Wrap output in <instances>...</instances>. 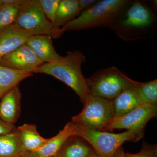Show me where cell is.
<instances>
[{
	"instance_id": "cell-3",
	"label": "cell",
	"mask_w": 157,
	"mask_h": 157,
	"mask_svg": "<svg viewBox=\"0 0 157 157\" xmlns=\"http://www.w3.org/2000/svg\"><path fill=\"white\" fill-rule=\"evenodd\" d=\"M131 0H102L57 31L54 39L61 36L65 32L97 27L110 28L116 22Z\"/></svg>"
},
{
	"instance_id": "cell-10",
	"label": "cell",
	"mask_w": 157,
	"mask_h": 157,
	"mask_svg": "<svg viewBox=\"0 0 157 157\" xmlns=\"http://www.w3.org/2000/svg\"><path fill=\"white\" fill-rule=\"evenodd\" d=\"M21 97L19 85L3 96L0 100V119L11 124L16 123L20 115Z\"/></svg>"
},
{
	"instance_id": "cell-16",
	"label": "cell",
	"mask_w": 157,
	"mask_h": 157,
	"mask_svg": "<svg viewBox=\"0 0 157 157\" xmlns=\"http://www.w3.org/2000/svg\"><path fill=\"white\" fill-rule=\"evenodd\" d=\"M33 73L30 71L12 70L0 65V100L11 89Z\"/></svg>"
},
{
	"instance_id": "cell-23",
	"label": "cell",
	"mask_w": 157,
	"mask_h": 157,
	"mask_svg": "<svg viewBox=\"0 0 157 157\" xmlns=\"http://www.w3.org/2000/svg\"><path fill=\"white\" fill-rule=\"evenodd\" d=\"M124 157H157V144H150L143 141L139 152L135 154L125 152Z\"/></svg>"
},
{
	"instance_id": "cell-21",
	"label": "cell",
	"mask_w": 157,
	"mask_h": 157,
	"mask_svg": "<svg viewBox=\"0 0 157 157\" xmlns=\"http://www.w3.org/2000/svg\"><path fill=\"white\" fill-rule=\"evenodd\" d=\"M21 5L2 6L0 9V30L14 23L17 18Z\"/></svg>"
},
{
	"instance_id": "cell-15",
	"label": "cell",
	"mask_w": 157,
	"mask_h": 157,
	"mask_svg": "<svg viewBox=\"0 0 157 157\" xmlns=\"http://www.w3.org/2000/svg\"><path fill=\"white\" fill-rule=\"evenodd\" d=\"M95 152L89 144L81 137H69L54 157H89Z\"/></svg>"
},
{
	"instance_id": "cell-22",
	"label": "cell",
	"mask_w": 157,
	"mask_h": 157,
	"mask_svg": "<svg viewBox=\"0 0 157 157\" xmlns=\"http://www.w3.org/2000/svg\"><path fill=\"white\" fill-rule=\"evenodd\" d=\"M35 1L45 16L54 25L57 10L60 0H35Z\"/></svg>"
},
{
	"instance_id": "cell-18",
	"label": "cell",
	"mask_w": 157,
	"mask_h": 157,
	"mask_svg": "<svg viewBox=\"0 0 157 157\" xmlns=\"http://www.w3.org/2000/svg\"><path fill=\"white\" fill-rule=\"evenodd\" d=\"M29 37L15 32L10 26L0 30V60L25 43Z\"/></svg>"
},
{
	"instance_id": "cell-26",
	"label": "cell",
	"mask_w": 157,
	"mask_h": 157,
	"mask_svg": "<svg viewBox=\"0 0 157 157\" xmlns=\"http://www.w3.org/2000/svg\"><path fill=\"white\" fill-rule=\"evenodd\" d=\"M25 0H0L2 6V5H22Z\"/></svg>"
},
{
	"instance_id": "cell-14",
	"label": "cell",
	"mask_w": 157,
	"mask_h": 157,
	"mask_svg": "<svg viewBox=\"0 0 157 157\" xmlns=\"http://www.w3.org/2000/svg\"><path fill=\"white\" fill-rule=\"evenodd\" d=\"M16 132L23 148L29 153L38 150L49 140L41 136L36 126L33 124H23L17 127Z\"/></svg>"
},
{
	"instance_id": "cell-20",
	"label": "cell",
	"mask_w": 157,
	"mask_h": 157,
	"mask_svg": "<svg viewBox=\"0 0 157 157\" xmlns=\"http://www.w3.org/2000/svg\"><path fill=\"white\" fill-rule=\"evenodd\" d=\"M137 89L143 104L157 105V79L138 82Z\"/></svg>"
},
{
	"instance_id": "cell-9",
	"label": "cell",
	"mask_w": 157,
	"mask_h": 157,
	"mask_svg": "<svg viewBox=\"0 0 157 157\" xmlns=\"http://www.w3.org/2000/svg\"><path fill=\"white\" fill-rule=\"evenodd\" d=\"M45 63L25 44L6 55L0 60V65L12 70L30 71L35 73Z\"/></svg>"
},
{
	"instance_id": "cell-5",
	"label": "cell",
	"mask_w": 157,
	"mask_h": 157,
	"mask_svg": "<svg viewBox=\"0 0 157 157\" xmlns=\"http://www.w3.org/2000/svg\"><path fill=\"white\" fill-rule=\"evenodd\" d=\"M86 82L89 94L112 101L137 82L115 67L99 70L86 78Z\"/></svg>"
},
{
	"instance_id": "cell-13",
	"label": "cell",
	"mask_w": 157,
	"mask_h": 157,
	"mask_svg": "<svg viewBox=\"0 0 157 157\" xmlns=\"http://www.w3.org/2000/svg\"><path fill=\"white\" fill-rule=\"evenodd\" d=\"M138 82L124 90L113 101L114 118L121 117L141 104H144L137 89Z\"/></svg>"
},
{
	"instance_id": "cell-11",
	"label": "cell",
	"mask_w": 157,
	"mask_h": 157,
	"mask_svg": "<svg viewBox=\"0 0 157 157\" xmlns=\"http://www.w3.org/2000/svg\"><path fill=\"white\" fill-rule=\"evenodd\" d=\"M25 44L28 45L35 54L45 63L58 61L63 56L57 52L51 37L46 35H36L29 38Z\"/></svg>"
},
{
	"instance_id": "cell-4",
	"label": "cell",
	"mask_w": 157,
	"mask_h": 157,
	"mask_svg": "<svg viewBox=\"0 0 157 157\" xmlns=\"http://www.w3.org/2000/svg\"><path fill=\"white\" fill-rule=\"evenodd\" d=\"M72 123L75 129V135L81 137L89 144L100 157H113L125 142H136L142 138L136 133L131 131L114 134Z\"/></svg>"
},
{
	"instance_id": "cell-1",
	"label": "cell",
	"mask_w": 157,
	"mask_h": 157,
	"mask_svg": "<svg viewBox=\"0 0 157 157\" xmlns=\"http://www.w3.org/2000/svg\"><path fill=\"white\" fill-rule=\"evenodd\" d=\"M157 17L146 1H132L110 28L125 42L151 38L155 32Z\"/></svg>"
},
{
	"instance_id": "cell-27",
	"label": "cell",
	"mask_w": 157,
	"mask_h": 157,
	"mask_svg": "<svg viewBox=\"0 0 157 157\" xmlns=\"http://www.w3.org/2000/svg\"><path fill=\"white\" fill-rule=\"evenodd\" d=\"M124 151L123 146H121L117 151L113 157H124Z\"/></svg>"
},
{
	"instance_id": "cell-6",
	"label": "cell",
	"mask_w": 157,
	"mask_h": 157,
	"mask_svg": "<svg viewBox=\"0 0 157 157\" xmlns=\"http://www.w3.org/2000/svg\"><path fill=\"white\" fill-rule=\"evenodd\" d=\"M15 32L28 36L46 35L53 38V24L45 16L35 0H25L21 5L17 18L11 26Z\"/></svg>"
},
{
	"instance_id": "cell-30",
	"label": "cell",
	"mask_w": 157,
	"mask_h": 157,
	"mask_svg": "<svg viewBox=\"0 0 157 157\" xmlns=\"http://www.w3.org/2000/svg\"><path fill=\"white\" fill-rule=\"evenodd\" d=\"M2 4H1V2H0V9H1V7H2Z\"/></svg>"
},
{
	"instance_id": "cell-29",
	"label": "cell",
	"mask_w": 157,
	"mask_h": 157,
	"mask_svg": "<svg viewBox=\"0 0 157 157\" xmlns=\"http://www.w3.org/2000/svg\"><path fill=\"white\" fill-rule=\"evenodd\" d=\"M89 157H100L98 155H97V154L96 153V152L92 154Z\"/></svg>"
},
{
	"instance_id": "cell-17",
	"label": "cell",
	"mask_w": 157,
	"mask_h": 157,
	"mask_svg": "<svg viewBox=\"0 0 157 157\" xmlns=\"http://www.w3.org/2000/svg\"><path fill=\"white\" fill-rule=\"evenodd\" d=\"M80 12L78 0H60L56 14L53 38L58 30L78 17Z\"/></svg>"
},
{
	"instance_id": "cell-25",
	"label": "cell",
	"mask_w": 157,
	"mask_h": 157,
	"mask_svg": "<svg viewBox=\"0 0 157 157\" xmlns=\"http://www.w3.org/2000/svg\"><path fill=\"white\" fill-rule=\"evenodd\" d=\"M98 0H78V7L80 11L90 9L98 2Z\"/></svg>"
},
{
	"instance_id": "cell-7",
	"label": "cell",
	"mask_w": 157,
	"mask_h": 157,
	"mask_svg": "<svg viewBox=\"0 0 157 157\" xmlns=\"http://www.w3.org/2000/svg\"><path fill=\"white\" fill-rule=\"evenodd\" d=\"M80 113L73 117L72 122L105 132L115 117L112 101L89 94Z\"/></svg>"
},
{
	"instance_id": "cell-2",
	"label": "cell",
	"mask_w": 157,
	"mask_h": 157,
	"mask_svg": "<svg viewBox=\"0 0 157 157\" xmlns=\"http://www.w3.org/2000/svg\"><path fill=\"white\" fill-rule=\"evenodd\" d=\"M86 56L80 51H71L58 61L43 64L35 73L47 74L63 82L71 88L84 104L89 94L86 78L82 71Z\"/></svg>"
},
{
	"instance_id": "cell-28",
	"label": "cell",
	"mask_w": 157,
	"mask_h": 157,
	"mask_svg": "<svg viewBox=\"0 0 157 157\" xmlns=\"http://www.w3.org/2000/svg\"><path fill=\"white\" fill-rule=\"evenodd\" d=\"M151 2H149L150 5L155 10H157V1L154 0V1H151Z\"/></svg>"
},
{
	"instance_id": "cell-8",
	"label": "cell",
	"mask_w": 157,
	"mask_h": 157,
	"mask_svg": "<svg viewBox=\"0 0 157 157\" xmlns=\"http://www.w3.org/2000/svg\"><path fill=\"white\" fill-rule=\"evenodd\" d=\"M157 115V105L141 104L125 115L114 118L105 132L117 129H126L135 132L142 138L147 122Z\"/></svg>"
},
{
	"instance_id": "cell-31",
	"label": "cell",
	"mask_w": 157,
	"mask_h": 157,
	"mask_svg": "<svg viewBox=\"0 0 157 157\" xmlns=\"http://www.w3.org/2000/svg\"><path fill=\"white\" fill-rule=\"evenodd\" d=\"M28 157H29V156H28Z\"/></svg>"
},
{
	"instance_id": "cell-24",
	"label": "cell",
	"mask_w": 157,
	"mask_h": 157,
	"mask_svg": "<svg viewBox=\"0 0 157 157\" xmlns=\"http://www.w3.org/2000/svg\"><path fill=\"white\" fill-rule=\"evenodd\" d=\"M16 129L14 125L7 123L0 119V136L15 132Z\"/></svg>"
},
{
	"instance_id": "cell-19",
	"label": "cell",
	"mask_w": 157,
	"mask_h": 157,
	"mask_svg": "<svg viewBox=\"0 0 157 157\" xmlns=\"http://www.w3.org/2000/svg\"><path fill=\"white\" fill-rule=\"evenodd\" d=\"M23 148L16 130L0 136V157H28Z\"/></svg>"
},
{
	"instance_id": "cell-12",
	"label": "cell",
	"mask_w": 157,
	"mask_h": 157,
	"mask_svg": "<svg viewBox=\"0 0 157 157\" xmlns=\"http://www.w3.org/2000/svg\"><path fill=\"white\" fill-rule=\"evenodd\" d=\"M75 135L72 122H68L56 136L38 150L29 153V157H54L69 137Z\"/></svg>"
}]
</instances>
